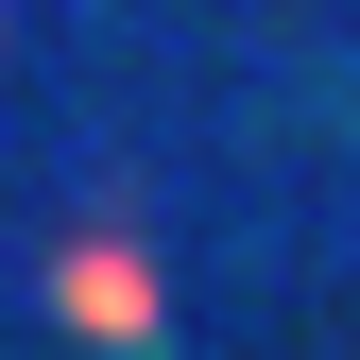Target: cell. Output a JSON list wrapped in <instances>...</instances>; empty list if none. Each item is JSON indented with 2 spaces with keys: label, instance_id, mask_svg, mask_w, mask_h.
<instances>
[{
  "label": "cell",
  "instance_id": "6da1fadb",
  "mask_svg": "<svg viewBox=\"0 0 360 360\" xmlns=\"http://www.w3.org/2000/svg\"><path fill=\"white\" fill-rule=\"evenodd\" d=\"M52 309H69L86 343H155V257L138 240H69L52 257Z\"/></svg>",
  "mask_w": 360,
  "mask_h": 360
}]
</instances>
